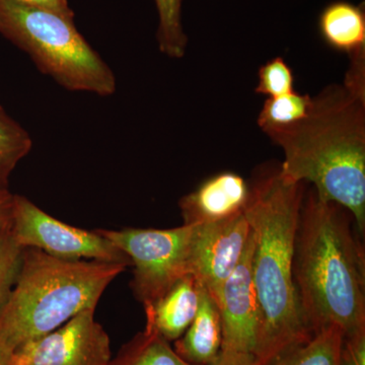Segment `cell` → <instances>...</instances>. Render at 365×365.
Returning <instances> with one entry per match:
<instances>
[{"mask_svg":"<svg viewBox=\"0 0 365 365\" xmlns=\"http://www.w3.org/2000/svg\"><path fill=\"white\" fill-rule=\"evenodd\" d=\"M304 194V182L287 179L279 169L250 185L244 215L253 237L252 278L260 319L255 356L262 365L314 336L302 318L292 273Z\"/></svg>","mask_w":365,"mask_h":365,"instance_id":"1","label":"cell"},{"mask_svg":"<svg viewBox=\"0 0 365 365\" xmlns=\"http://www.w3.org/2000/svg\"><path fill=\"white\" fill-rule=\"evenodd\" d=\"M347 209L304 194L295 235L294 282L304 323L314 334L337 327L365 333L364 252Z\"/></svg>","mask_w":365,"mask_h":365,"instance_id":"2","label":"cell"},{"mask_svg":"<svg viewBox=\"0 0 365 365\" xmlns=\"http://www.w3.org/2000/svg\"><path fill=\"white\" fill-rule=\"evenodd\" d=\"M284 153L281 175L311 182L324 200L347 209L365 230V91L333 85L313 97L299 123L265 132Z\"/></svg>","mask_w":365,"mask_h":365,"instance_id":"3","label":"cell"},{"mask_svg":"<svg viewBox=\"0 0 365 365\" xmlns=\"http://www.w3.org/2000/svg\"><path fill=\"white\" fill-rule=\"evenodd\" d=\"M123 264L64 260L24 248L20 272L0 314V337L14 350L47 335L98 300Z\"/></svg>","mask_w":365,"mask_h":365,"instance_id":"4","label":"cell"},{"mask_svg":"<svg viewBox=\"0 0 365 365\" xmlns=\"http://www.w3.org/2000/svg\"><path fill=\"white\" fill-rule=\"evenodd\" d=\"M0 34L66 90L101 97L116 91L114 72L86 42L71 19L13 0H0Z\"/></svg>","mask_w":365,"mask_h":365,"instance_id":"5","label":"cell"},{"mask_svg":"<svg viewBox=\"0 0 365 365\" xmlns=\"http://www.w3.org/2000/svg\"><path fill=\"white\" fill-rule=\"evenodd\" d=\"M194 227L182 225L170 230L124 228L97 232L130 259L134 267L132 289L144 307L188 275Z\"/></svg>","mask_w":365,"mask_h":365,"instance_id":"6","label":"cell"},{"mask_svg":"<svg viewBox=\"0 0 365 365\" xmlns=\"http://www.w3.org/2000/svg\"><path fill=\"white\" fill-rule=\"evenodd\" d=\"M11 230L23 248L39 249L55 258L131 266L129 257L97 230L88 232L60 222L24 196L13 197Z\"/></svg>","mask_w":365,"mask_h":365,"instance_id":"7","label":"cell"},{"mask_svg":"<svg viewBox=\"0 0 365 365\" xmlns=\"http://www.w3.org/2000/svg\"><path fill=\"white\" fill-rule=\"evenodd\" d=\"M110 338L86 309L53 332L14 350L13 365H109Z\"/></svg>","mask_w":365,"mask_h":365,"instance_id":"8","label":"cell"},{"mask_svg":"<svg viewBox=\"0 0 365 365\" xmlns=\"http://www.w3.org/2000/svg\"><path fill=\"white\" fill-rule=\"evenodd\" d=\"M189 274L213 299L239 265L251 239L244 213L215 223L194 225Z\"/></svg>","mask_w":365,"mask_h":365,"instance_id":"9","label":"cell"},{"mask_svg":"<svg viewBox=\"0 0 365 365\" xmlns=\"http://www.w3.org/2000/svg\"><path fill=\"white\" fill-rule=\"evenodd\" d=\"M253 237L241 262L215 299L222 326V350L255 354L258 341L259 306L252 278Z\"/></svg>","mask_w":365,"mask_h":365,"instance_id":"10","label":"cell"},{"mask_svg":"<svg viewBox=\"0 0 365 365\" xmlns=\"http://www.w3.org/2000/svg\"><path fill=\"white\" fill-rule=\"evenodd\" d=\"M249 197L250 185L244 178L232 172L220 173L180 200L184 225L220 222L242 215Z\"/></svg>","mask_w":365,"mask_h":365,"instance_id":"11","label":"cell"},{"mask_svg":"<svg viewBox=\"0 0 365 365\" xmlns=\"http://www.w3.org/2000/svg\"><path fill=\"white\" fill-rule=\"evenodd\" d=\"M200 283L191 274L177 281L155 302L144 306L145 329L167 341H177L191 325L198 311Z\"/></svg>","mask_w":365,"mask_h":365,"instance_id":"12","label":"cell"},{"mask_svg":"<svg viewBox=\"0 0 365 365\" xmlns=\"http://www.w3.org/2000/svg\"><path fill=\"white\" fill-rule=\"evenodd\" d=\"M222 345L220 309L213 297L202 287L195 318L176 341L175 351L190 364L212 365L220 356Z\"/></svg>","mask_w":365,"mask_h":365,"instance_id":"13","label":"cell"},{"mask_svg":"<svg viewBox=\"0 0 365 365\" xmlns=\"http://www.w3.org/2000/svg\"><path fill=\"white\" fill-rule=\"evenodd\" d=\"M322 39L336 51L353 53L365 49L364 7L351 2L328 4L319 16Z\"/></svg>","mask_w":365,"mask_h":365,"instance_id":"14","label":"cell"},{"mask_svg":"<svg viewBox=\"0 0 365 365\" xmlns=\"http://www.w3.org/2000/svg\"><path fill=\"white\" fill-rule=\"evenodd\" d=\"M343 339L339 328L328 327L266 365H342Z\"/></svg>","mask_w":365,"mask_h":365,"instance_id":"15","label":"cell"},{"mask_svg":"<svg viewBox=\"0 0 365 365\" xmlns=\"http://www.w3.org/2000/svg\"><path fill=\"white\" fill-rule=\"evenodd\" d=\"M109 365H193L170 347L169 341L155 331L144 329L125 344Z\"/></svg>","mask_w":365,"mask_h":365,"instance_id":"16","label":"cell"},{"mask_svg":"<svg viewBox=\"0 0 365 365\" xmlns=\"http://www.w3.org/2000/svg\"><path fill=\"white\" fill-rule=\"evenodd\" d=\"M33 146L30 134L0 106V193L9 192V178Z\"/></svg>","mask_w":365,"mask_h":365,"instance_id":"17","label":"cell"},{"mask_svg":"<svg viewBox=\"0 0 365 365\" xmlns=\"http://www.w3.org/2000/svg\"><path fill=\"white\" fill-rule=\"evenodd\" d=\"M313 97L297 91L276 98H267L257 123L264 132L299 123L309 115Z\"/></svg>","mask_w":365,"mask_h":365,"instance_id":"18","label":"cell"},{"mask_svg":"<svg viewBox=\"0 0 365 365\" xmlns=\"http://www.w3.org/2000/svg\"><path fill=\"white\" fill-rule=\"evenodd\" d=\"M155 2L158 14V49L170 58H182L188 44L182 23V0H155Z\"/></svg>","mask_w":365,"mask_h":365,"instance_id":"19","label":"cell"},{"mask_svg":"<svg viewBox=\"0 0 365 365\" xmlns=\"http://www.w3.org/2000/svg\"><path fill=\"white\" fill-rule=\"evenodd\" d=\"M23 251V247L14 237L11 223L0 227V314L20 272Z\"/></svg>","mask_w":365,"mask_h":365,"instance_id":"20","label":"cell"},{"mask_svg":"<svg viewBox=\"0 0 365 365\" xmlns=\"http://www.w3.org/2000/svg\"><path fill=\"white\" fill-rule=\"evenodd\" d=\"M255 91L268 98L280 97L294 91V71L282 57H275L261 66Z\"/></svg>","mask_w":365,"mask_h":365,"instance_id":"21","label":"cell"},{"mask_svg":"<svg viewBox=\"0 0 365 365\" xmlns=\"http://www.w3.org/2000/svg\"><path fill=\"white\" fill-rule=\"evenodd\" d=\"M23 6L42 9L74 20V13L67 0H13Z\"/></svg>","mask_w":365,"mask_h":365,"instance_id":"22","label":"cell"},{"mask_svg":"<svg viewBox=\"0 0 365 365\" xmlns=\"http://www.w3.org/2000/svg\"><path fill=\"white\" fill-rule=\"evenodd\" d=\"M212 365H262L253 353L222 350Z\"/></svg>","mask_w":365,"mask_h":365,"instance_id":"23","label":"cell"},{"mask_svg":"<svg viewBox=\"0 0 365 365\" xmlns=\"http://www.w3.org/2000/svg\"><path fill=\"white\" fill-rule=\"evenodd\" d=\"M13 197L11 192L0 193V227H4L11 223Z\"/></svg>","mask_w":365,"mask_h":365,"instance_id":"24","label":"cell"},{"mask_svg":"<svg viewBox=\"0 0 365 365\" xmlns=\"http://www.w3.org/2000/svg\"><path fill=\"white\" fill-rule=\"evenodd\" d=\"M14 349L0 337V365H11Z\"/></svg>","mask_w":365,"mask_h":365,"instance_id":"25","label":"cell"},{"mask_svg":"<svg viewBox=\"0 0 365 365\" xmlns=\"http://www.w3.org/2000/svg\"><path fill=\"white\" fill-rule=\"evenodd\" d=\"M11 365H13V364H11Z\"/></svg>","mask_w":365,"mask_h":365,"instance_id":"26","label":"cell"}]
</instances>
